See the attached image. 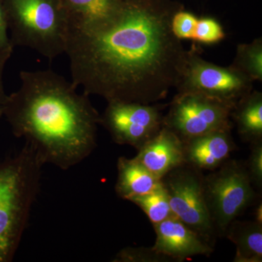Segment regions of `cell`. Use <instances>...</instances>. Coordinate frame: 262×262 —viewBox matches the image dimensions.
Masks as SVG:
<instances>
[{
  "label": "cell",
  "instance_id": "6da1fadb",
  "mask_svg": "<svg viewBox=\"0 0 262 262\" xmlns=\"http://www.w3.org/2000/svg\"><path fill=\"white\" fill-rule=\"evenodd\" d=\"M175 0H121L104 23L67 31L72 82L107 102L151 104L177 87L187 52L174 35Z\"/></svg>",
  "mask_w": 262,
  "mask_h": 262
},
{
  "label": "cell",
  "instance_id": "7a4b0ae2",
  "mask_svg": "<svg viewBox=\"0 0 262 262\" xmlns=\"http://www.w3.org/2000/svg\"><path fill=\"white\" fill-rule=\"evenodd\" d=\"M20 78L4 112L13 134L34 146L46 164L65 170L83 161L97 145L101 120L89 95L51 70L23 71Z\"/></svg>",
  "mask_w": 262,
  "mask_h": 262
},
{
  "label": "cell",
  "instance_id": "3957f363",
  "mask_svg": "<svg viewBox=\"0 0 262 262\" xmlns=\"http://www.w3.org/2000/svg\"><path fill=\"white\" fill-rule=\"evenodd\" d=\"M44 160L29 143L0 164V262L13 259L40 186Z\"/></svg>",
  "mask_w": 262,
  "mask_h": 262
},
{
  "label": "cell",
  "instance_id": "277c9868",
  "mask_svg": "<svg viewBox=\"0 0 262 262\" xmlns=\"http://www.w3.org/2000/svg\"><path fill=\"white\" fill-rule=\"evenodd\" d=\"M13 46L37 52L50 61L65 53L67 24L58 0H5Z\"/></svg>",
  "mask_w": 262,
  "mask_h": 262
},
{
  "label": "cell",
  "instance_id": "5b68a950",
  "mask_svg": "<svg viewBox=\"0 0 262 262\" xmlns=\"http://www.w3.org/2000/svg\"><path fill=\"white\" fill-rule=\"evenodd\" d=\"M204 177L207 207L217 235H225L229 225L252 203L253 182L247 167L241 162H225Z\"/></svg>",
  "mask_w": 262,
  "mask_h": 262
},
{
  "label": "cell",
  "instance_id": "8992f818",
  "mask_svg": "<svg viewBox=\"0 0 262 262\" xmlns=\"http://www.w3.org/2000/svg\"><path fill=\"white\" fill-rule=\"evenodd\" d=\"M161 181L174 216L213 246L217 233L207 207L201 170L184 163Z\"/></svg>",
  "mask_w": 262,
  "mask_h": 262
},
{
  "label": "cell",
  "instance_id": "52a82bcc",
  "mask_svg": "<svg viewBox=\"0 0 262 262\" xmlns=\"http://www.w3.org/2000/svg\"><path fill=\"white\" fill-rule=\"evenodd\" d=\"M253 82L232 66L220 67L203 59L195 48L188 51L177 93H196L235 106L253 91Z\"/></svg>",
  "mask_w": 262,
  "mask_h": 262
},
{
  "label": "cell",
  "instance_id": "ba28073f",
  "mask_svg": "<svg viewBox=\"0 0 262 262\" xmlns=\"http://www.w3.org/2000/svg\"><path fill=\"white\" fill-rule=\"evenodd\" d=\"M234 106L196 93H177L169 104L163 125L183 142L212 131L232 129Z\"/></svg>",
  "mask_w": 262,
  "mask_h": 262
},
{
  "label": "cell",
  "instance_id": "9c48e42d",
  "mask_svg": "<svg viewBox=\"0 0 262 262\" xmlns=\"http://www.w3.org/2000/svg\"><path fill=\"white\" fill-rule=\"evenodd\" d=\"M101 115L102 125L116 144L139 150L163 126L162 110L165 105L134 102H107Z\"/></svg>",
  "mask_w": 262,
  "mask_h": 262
},
{
  "label": "cell",
  "instance_id": "30bf717a",
  "mask_svg": "<svg viewBox=\"0 0 262 262\" xmlns=\"http://www.w3.org/2000/svg\"><path fill=\"white\" fill-rule=\"evenodd\" d=\"M156 241L152 248L173 261H182L194 256H209L213 246L172 216L154 225Z\"/></svg>",
  "mask_w": 262,
  "mask_h": 262
},
{
  "label": "cell",
  "instance_id": "8fae6325",
  "mask_svg": "<svg viewBox=\"0 0 262 262\" xmlns=\"http://www.w3.org/2000/svg\"><path fill=\"white\" fill-rule=\"evenodd\" d=\"M134 158L157 178L161 179L185 163L184 143L173 131L163 125L154 137L138 150Z\"/></svg>",
  "mask_w": 262,
  "mask_h": 262
},
{
  "label": "cell",
  "instance_id": "7c38bea8",
  "mask_svg": "<svg viewBox=\"0 0 262 262\" xmlns=\"http://www.w3.org/2000/svg\"><path fill=\"white\" fill-rule=\"evenodd\" d=\"M231 130L212 131L184 141L185 163L200 170L220 168L235 149Z\"/></svg>",
  "mask_w": 262,
  "mask_h": 262
},
{
  "label": "cell",
  "instance_id": "4fadbf2b",
  "mask_svg": "<svg viewBox=\"0 0 262 262\" xmlns=\"http://www.w3.org/2000/svg\"><path fill=\"white\" fill-rule=\"evenodd\" d=\"M67 30L86 31L104 23L118 10L121 0H58Z\"/></svg>",
  "mask_w": 262,
  "mask_h": 262
},
{
  "label": "cell",
  "instance_id": "5bb4252c",
  "mask_svg": "<svg viewBox=\"0 0 262 262\" xmlns=\"http://www.w3.org/2000/svg\"><path fill=\"white\" fill-rule=\"evenodd\" d=\"M117 196L130 201L136 196L150 192L161 182L135 158L120 157L117 160Z\"/></svg>",
  "mask_w": 262,
  "mask_h": 262
},
{
  "label": "cell",
  "instance_id": "9a60e30c",
  "mask_svg": "<svg viewBox=\"0 0 262 262\" xmlns=\"http://www.w3.org/2000/svg\"><path fill=\"white\" fill-rule=\"evenodd\" d=\"M225 235L236 246L234 261H262V224L256 222H236L229 225Z\"/></svg>",
  "mask_w": 262,
  "mask_h": 262
},
{
  "label": "cell",
  "instance_id": "2e32d148",
  "mask_svg": "<svg viewBox=\"0 0 262 262\" xmlns=\"http://www.w3.org/2000/svg\"><path fill=\"white\" fill-rule=\"evenodd\" d=\"M241 139L248 142L262 140V94L253 91L236 103L232 113Z\"/></svg>",
  "mask_w": 262,
  "mask_h": 262
},
{
  "label": "cell",
  "instance_id": "e0dca14e",
  "mask_svg": "<svg viewBox=\"0 0 262 262\" xmlns=\"http://www.w3.org/2000/svg\"><path fill=\"white\" fill-rule=\"evenodd\" d=\"M130 201L146 213L153 226L174 216L170 208L168 193L162 181L152 190L136 196Z\"/></svg>",
  "mask_w": 262,
  "mask_h": 262
},
{
  "label": "cell",
  "instance_id": "ac0fdd59",
  "mask_svg": "<svg viewBox=\"0 0 262 262\" xmlns=\"http://www.w3.org/2000/svg\"><path fill=\"white\" fill-rule=\"evenodd\" d=\"M232 67L253 82L262 80V38L239 44Z\"/></svg>",
  "mask_w": 262,
  "mask_h": 262
},
{
  "label": "cell",
  "instance_id": "d6986e66",
  "mask_svg": "<svg viewBox=\"0 0 262 262\" xmlns=\"http://www.w3.org/2000/svg\"><path fill=\"white\" fill-rule=\"evenodd\" d=\"M226 37L223 27L216 19L205 17L198 19L192 40L205 45L216 44Z\"/></svg>",
  "mask_w": 262,
  "mask_h": 262
},
{
  "label": "cell",
  "instance_id": "ffe728a7",
  "mask_svg": "<svg viewBox=\"0 0 262 262\" xmlns=\"http://www.w3.org/2000/svg\"><path fill=\"white\" fill-rule=\"evenodd\" d=\"M115 262H170L171 258L158 253L152 247H127L117 253Z\"/></svg>",
  "mask_w": 262,
  "mask_h": 262
},
{
  "label": "cell",
  "instance_id": "44dd1931",
  "mask_svg": "<svg viewBox=\"0 0 262 262\" xmlns=\"http://www.w3.org/2000/svg\"><path fill=\"white\" fill-rule=\"evenodd\" d=\"M198 18L184 9L179 10L172 19L171 28L174 35L179 39H192Z\"/></svg>",
  "mask_w": 262,
  "mask_h": 262
},
{
  "label": "cell",
  "instance_id": "7402d4cb",
  "mask_svg": "<svg viewBox=\"0 0 262 262\" xmlns=\"http://www.w3.org/2000/svg\"><path fill=\"white\" fill-rule=\"evenodd\" d=\"M247 169L253 184L261 187L262 184V140L251 143V151Z\"/></svg>",
  "mask_w": 262,
  "mask_h": 262
},
{
  "label": "cell",
  "instance_id": "603a6c76",
  "mask_svg": "<svg viewBox=\"0 0 262 262\" xmlns=\"http://www.w3.org/2000/svg\"><path fill=\"white\" fill-rule=\"evenodd\" d=\"M13 46L8 47L0 48V116L4 115L5 106H6L8 96L5 94L4 88L3 83V69L8 58H10L13 51Z\"/></svg>",
  "mask_w": 262,
  "mask_h": 262
},
{
  "label": "cell",
  "instance_id": "cb8c5ba5",
  "mask_svg": "<svg viewBox=\"0 0 262 262\" xmlns=\"http://www.w3.org/2000/svg\"><path fill=\"white\" fill-rule=\"evenodd\" d=\"M7 28H8V23H7L6 15H5L4 5H3V2L0 0V48L13 46L11 41L9 40L7 36Z\"/></svg>",
  "mask_w": 262,
  "mask_h": 262
},
{
  "label": "cell",
  "instance_id": "d4e9b609",
  "mask_svg": "<svg viewBox=\"0 0 262 262\" xmlns=\"http://www.w3.org/2000/svg\"><path fill=\"white\" fill-rule=\"evenodd\" d=\"M262 211H261V205H260L256 209V222L258 223L262 224Z\"/></svg>",
  "mask_w": 262,
  "mask_h": 262
}]
</instances>
